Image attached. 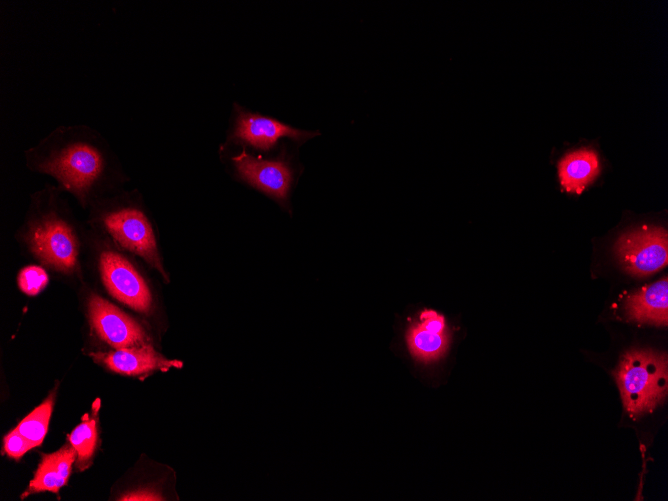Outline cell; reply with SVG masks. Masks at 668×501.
<instances>
[{"instance_id":"cell-1","label":"cell","mask_w":668,"mask_h":501,"mask_svg":"<svg viewBox=\"0 0 668 501\" xmlns=\"http://www.w3.org/2000/svg\"><path fill=\"white\" fill-rule=\"evenodd\" d=\"M25 157L30 170L53 177L83 208L116 193L125 179L105 138L86 124L55 127Z\"/></svg>"},{"instance_id":"cell-2","label":"cell","mask_w":668,"mask_h":501,"mask_svg":"<svg viewBox=\"0 0 668 501\" xmlns=\"http://www.w3.org/2000/svg\"><path fill=\"white\" fill-rule=\"evenodd\" d=\"M62 191L48 187L32 195L22 229L36 259L56 271L71 273L78 263L79 239Z\"/></svg>"},{"instance_id":"cell-3","label":"cell","mask_w":668,"mask_h":501,"mask_svg":"<svg viewBox=\"0 0 668 501\" xmlns=\"http://www.w3.org/2000/svg\"><path fill=\"white\" fill-rule=\"evenodd\" d=\"M89 222L104 231L122 249L139 257L163 275L150 219L134 191L101 199L90 208Z\"/></svg>"},{"instance_id":"cell-4","label":"cell","mask_w":668,"mask_h":501,"mask_svg":"<svg viewBox=\"0 0 668 501\" xmlns=\"http://www.w3.org/2000/svg\"><path fill=\"white\" fill-rule=\"evenodd\" d=\"M616 378L631 417L652 412L667 395V357L647 350L629 351L620 361Z\"/></svg>"},{"instance_id":"cell-5","label":"cell","mask_w":668,"mask_h":501,"mask_svg":"<svg viewBox=\"0 0 668 501\" xmlns=\"http://www.w3.org/2000/svg\"><path fill=\"white\" fill-rule=\"evenodd\" d=\"M621 266L635 276H648L668 264L667 231L657 226H640L622 234L614 247Z\"/></svg>"},{"instance_id":"cell-6","label":"cell","mask_w":668,"mask_h":501,"mask_svg":"<svg viewBox=\"0 0 668 501\" xmlns=\"http://www.w3.org/2000/svg\"><path fill=\"white\" fill-rule=\"evenodd\" d=\"M98 266L109 294L128 307L146 313L152 297L148 285L134 265L121 253L104 249L98 257Z\"/></svg>"},{"instance_id":"cell-7","label":"cell","mask_w":668,"mask_h":501,"mask_svg":"<svg viewBox=\"0 0 668 501\" xmlns=\"http://www.w3.org/2000/svg\"><path fill=\"white\" fill-rule=\"evenodd\" d=\"M88 318L95 333L114 349L150 345L145 330L137 321L96 294L88 300Z\"/></svg>"},{"instance_id":"cell-8","label":"cell","mask_w":668,"mask_h":501,"mask_svg":"<svg viewBox=\"0 0 668 501\" xmlns=\"http://www.w3.org/2000/svg\"><path fill=\"white\" fill-rule=\"evenodd\" d=\"M318 134V132L299 130L257 114L239 112L232 138L258 149L269 150L280 137L286 136L303 142Z\"/></svg>"},{"instance_id":"cell-9","label":"cell","mask_w":668,"mask_h":501,"mask_svg":"<svg viewBox=\"0 0 668 501\" xmlns=\"http://www.w3.org/2000/svg\"><path fill=\"white\" fill-rule=\"evenodd\" d=\"M240 176L256 188L278 199H285L292 181V172L281 160L252 157L246 151L232 158Z\"/></svg>"},{"instance_id":"cell-10","label":"cell","mask_w":668,"mask_h":501,"mask_svg":"<svg viewBox=\"0 0 668 501\" xmlns=\"http://www.w3.org/2000/svg\"><path fill=\"white\" fill-rule=\"evenodd\" d=\"M92 357L97 363L125 375H139L156 369L182 366V362L163 357L151 345L94 353Z\"/></svg>"},{"instance_id":"cell-11","label":"cell","mask_w":668,"mask_h":501,"mask_svg":"<svg viewBox=\"0 0 668 501\" xmlns=\"http://www.w3.org/2000/svg\"><path fill=\"white\" fill-rule=\"evenodd\" d=\"M668 280L664 278L630 294L624 302L626 317L637 323H668Z\"/></svg>"},{"instance_id":"cell-12","label":"cell","mask_w":668,"mask_h":501,"mask_svg":"<svg viewBox=\"0 0 668 501\" xmlns=\"http://www.w3.org/2000/svg\"><path fill=\"white\" fill-rule=\"evenodd\" d=\"M407 341L416 357L423 360L437 359L448 347L445 318L433 310L423 311L420 321L410 328Z\"/></svg>"},{"instance_id":"cell-13","label":"cell","mask_w":668,"mask_h":501,"mask_svg":"<svg viewBox=\"0 0 668 501\" xmlns=\"http://www.w3.org/2000/svg\"><path fill=\"white\" fill-rule=\"evenodd\" d=\"M76 458V451L71 444H66L51 454H44L28 489L21 498L35 492H58L67 483Z\"/></svg>"},{"instance_id":"cell-14","label":"cell","mask_w":668,"mask_h":501,"mask_svg":"<svg viewBox=\"0 0 668 501\" xmlns=\"http://www.w3.org/2000/svg\"><path fill=\"white\" fill-rule=\"evenodd\" d=\"M597 153L582 148L566 154L558 163L561 185L567 192L581 193L599 174Z\"/></svg>"},{"instance_id":"cell-15","label":"cell","mask_w":668,"mask_h":501,"mask_svg":"<svg viewBox=\"0 0 668 501\" xmlns=\"http://www.w3.org/2000/svg\"><path fill=\"white\" fill-rule=\"evenodd\" d=\"M54 403V395L51 394L29 415L17 425L16 429L22 434L33 447L41 445L48 430Z\"/></svg>"},{"instance_id":"cell-16","label":"cell","mask_w":668,"mask_h":501,"mask_svg":"<svg viewBox=\"0 0 668 501\" xmlns=\"http://www.w3.org/2000/svg\"><path fill=\"white\" fill-rule=\"evenodd\" d=\"M68 438L77 454V466L81 470L87 468L96 447V419L93 417L81 422L69 434Z\"/></svg>"},{"instance_id":"cell-17","label":"cell","mask_w":668,"mask_h":501,"mask_svg":"<svg viewBox=\"0 0 668 501\" xmlns=\"http://www.w3.org/2000/svg\"><path fill=\"white\" fill-rule=\"evenodd\" d=\"M48 283L46 271L39 266H27L18 275L20 289L28 295H36L45 288Z\"/></svg>"},{"instance_id":"cell-18","label":"cell","mask_w":668,"mask_h":501,"mask_svg":"<svg viewBox=\"0 0 668 501\" xmlns=\"http://www.w3.org/2000/svg\"><path fill=\"white\" fill-rule=\"evenodd\" d=\"M31 448L33 445L16 428L4 438V450L11 458L19 459Z\"/></svg>"},{"instance_id":"cell-19","label":"cell","mask_w":668,"mask_h":501,"mask_svg":"<svg viewBox=\"0 0 668 501\" xmlns=\"http://www.w3.org/2000/svg\"><path fill=\"white\" fill-rule=\"evenodd\" d=\"M157 496L151 495L150 493L144 492H132L123 497L120 500H156Z\"/></svg>"}]
</instances>
